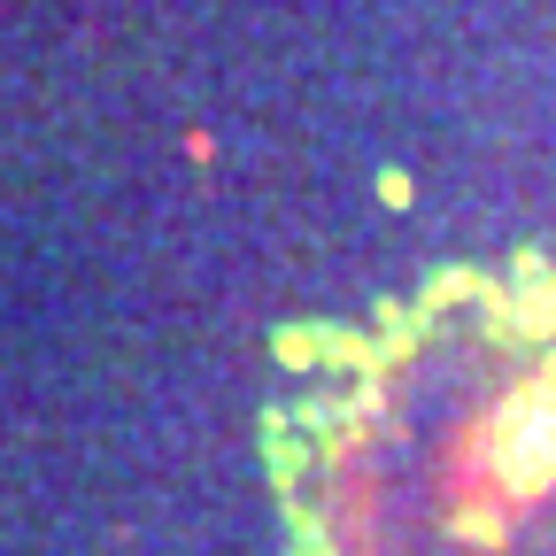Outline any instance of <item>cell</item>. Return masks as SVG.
<instances>
[{"label": "cell", "instance_id": "6da1fadb", "mask_svg": "<svg viewBox=\"0 0 556 556\" xmlns=\"http://www.w3.org/2000/svg\"><path fill=\"white\" fill-rule=\"evenodd\" d=\"M302 556H556V302H417L294 426Z\"/></svg>", "mask_w": 556, "mask_h": 556}]
</instances>
